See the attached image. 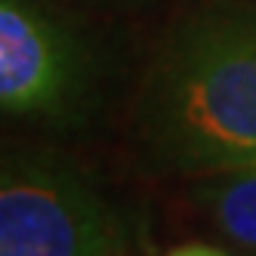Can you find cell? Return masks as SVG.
<instances>
[{
  "label": "cell",
  "mask_w": 256,
  "mask_h": 256,
  "mask_svg": "<svg viewBox=\"0 0 256 256\" xmlns=\"http://www.w3.org/2000/svg\"><path fill=\"white\" fill-rule=\"evenodd\" d=\"M139 130L176 173L253 167L256 6H210L173 28L142 86Z\"/></svg>",
  "instance_id": "1"
},
{
  "label": "cell",
  "mask_w": 256,
  "mask_h": 256,
  "mask_svg": "<svg viewBox=\"0 0 256 256\" xmlns=\"http://www.w3.org/2000/svg\"><path fill=\"white\" fill-rule=\"evenodd\" d=\"M154 250L139 207L56 154L0 148V256H133Z\"/></svg>",
  "instance_id": "2"
},
{
  "label": "cell",
  "mask_w": 256,
  "mask_h": 256,
  "mask_svg": "<svg viewBox=\"0 0 256 256\" xmlns=\"http://www.w3.org/2000/svg\"><path fill=\"white\" fill-rule=\"evenodd\" d=\"M93 59L80 38L34 0H0V112L80 124Z\"/></svg>",
  "instance_id": "3"
},
{
  "label": "cell",
  "mask_w": 256,
  "mask_h": 256,
  "mask_svg": "<svg viewBox=\"0 0 256 256\" xmlns=\"http://www.w3.org/2000/svg\"><path fill=\"white\" fill-rule=\"evenodd\" d=\"M192 200L204 210L210 228L232 250L256 253V164L228 173L200 176Z\"/></svg>",
  "instance_id": "4"
},
{
  "label": "cell",
  "mask_w": 256,
  "mask_h": 256,
  "mask_svg": "<svg viewBox=\"0 0 256 256\" xmlns=\"http://www.w3.org/2000/svg\"><path fill=\"white\" fill-rule=\"evenodd\" d=\"M170 253H179V256H222V253H234V250H232V244H226V241L213 244V241L192 238V241H182V244L170 247Z\"/></svg>",
  "instance_id": "5"
}]
</instances>
